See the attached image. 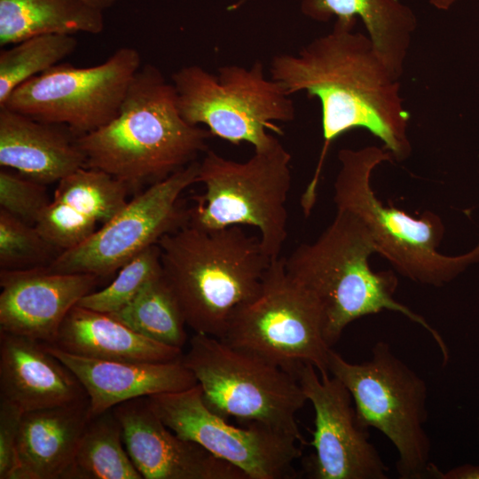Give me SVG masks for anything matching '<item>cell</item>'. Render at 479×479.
Returning <instances> with one entry per match:
<instances>
[{
  "label": "cell",
  "mask_w": 479,
  "mask_h": 479,
  "mask_svg": "<svg viewBox=\"0 0 479 479\" xmlns=\"http://www.w3.org/2000/svg\"><path fill=\"white\" fill-rule=\"evenodd\" d=\"M357 20L336 19L330 32L313 39L296 54H277L271 61V78L287 94L304 91L321 106L323 146L301 197L306 216L317 200L327 151L342 134L365 129L399 161L412 152L407 133L410 114L400 95L399 78L369 36L354 31Z\"/></svg>",
  "instance_id": "6da1fadb"
},
{
  "label": "cell",
  "mask_w": 479,
  "mask_h": 479,
  "mask_svg": "<svg viewBox=\"0 0 479 479\" xmlns=\"http://www.w3.org/2000/svg\"><path fill=\"white\" fill-rule=\"evenodd\" d=\"M213 137L180 114L172 82L146 64L135 75L118 114L105 126L77 137L86 167L128 186L161 181L196 161Z\"/></svg>",
  "instance_id": "7a4b0ae2"
},
{
  "label": "cell",
  "mask_w": 479,
  "mask_h": 479,
  "mask_svg": "<svg viewBox=\"0 0 479 479\" xmlns=\"http://www.w3.org/2000/svg\"><path fill=\"white\" fill-rule=\"evenodd\" d=\"M157 245L163 278L186 325L218 339L235 311L260 293L271 262L259 238L240 225L203 229L188 224Z\"/></svg>",
  "instance_id": "3957f363"
},
{
  "label": "cell",
  "mask_w": 479,
  "mask_h": 479,
  "mask_svg": "<svg viewBox=\"0 0 479 479\" xmlns=\"http://www.w3.org/2000/svg\"><path fill=\"white\" fill-rule=\"evenodd\" d=\"M375 253L376 246L364 223L352 213L337 209L318 240L299 245L285 258V268L319 300L324 336L331 348L351 322L386 310L423 327L447 363L449 350L441 334L422 316L395 300L398 284L395 272L372 270L369 259Z\"/></svg>",
  "instance_id": "277c9868"
},
{
  "label": "cell",
  "mask_w": 479,
  "mask_h": 479,
  "mask_svg": "<svg viewBox=\"0 0 479 479\" xmlns=\"http://www.w3.org/2000/svg\"><path fill=\"white\" fill-rule=\"evenodd\" d=\"M338 159L341 167L334 185L337 209L350 212L364 223L377 254L400 275L420 284L442 287L479 263V243L457 255L437 250L444 225L434 212L413 217L380 200L372 187V173L380 164L394 160L384 147L343 148Z\"/></svg>",
  "instance_id": "5b68a950"
},
{
  "label": "cell",
  "mask_w": 479,
  "mask_h": 479,
  "mask_svg": "<svg viewBox=\"0 0 479 479\" xmlns=\"http://www.w3.org/2000/svg\"><path fill=\"white\" fill-rule=\"evenodd\" d=\"M291 155L276 138L255 150L246 161L208 149L200 161L198 183L204 192L192 196L189 224L203 229L250 225L271 261L280 257L287 236V200L291 186Z\"/></svg>",
  "instance_id": "8992f818"
},
{
  "label": "cell",
  "mask_w": 479,
  "mask_h": 479,
  "mask_svg": "<svg viewBox=\"0 0 479 479\" xmlns=\"http://www.w3.org/2000/svg\"><path fill=\"white\" fill-rule=\"evenodd\" d=\"M328 370L349 389L359 427L380 430L395 446L399 477L436 478L438 468L430 461L431 441L425 430L427 384L389 344L376 342L371 358L358 364L332 349Z\"/></svg>",
  "instance_id": "52a82bcc"
},
{
  "label": "cell",
  "mask_w": 479,
  "mask_h": 479,
  "mask_svg": "<svg viewBox=\"0 0 479 479\" xmlns=\"http://www.w3.org/2000/svg\"><path fill=\"white\" fill-rule=\"evenodd\" d=\"M177 106L191 125H205L213 137L233 145L247 142L255 150L269 146L282 134L277 122L295 118L290 95L264 75L262 61L249 67L225 65L213 74L198 65L171 75Z\"/></svg>",
  "instance_id": "ba28073f"
},
{
  "label": "cell",
  "mask_w": 479,
  "mask_h": 479,
  "mask_svg": "<svg viewBox=\"0 0 479 479\" xmlns=\"http://www.w3.org/2000/svg\"><path fill=\"white\" fill-rule=\"evenodd\" d=\"M181 359L196 378L211 411L247 425L264 426L305 444L296 413L308 400L294 376L199 333L189 340V349Z\"/></svg>",
  "instance_id": "9c48e42d"
},
{
  "label": "cell",
  "mask_w": 479,
  "mask_h": 479,
  "mask_svg": "<svg viewBox=\"0 0 479 479\" xmlns=\"http://www.w3.org/2000/svg\"><path fill=\"white\" fill-rule=\"evenodd\" d=\"M220 340L296 379L304 364L329 374L322 305L288 275L282 256L271 262L260 293L235 311Z\"/></svg>",
  "instance_id": "30bf717a"
},
{
  "label": "cell",
  "mask_w": 479,
  "mask_h": 479,
  "mask_svg": "<svg viewBox=\"0 0 479 479\" xmlns=\"http://www.w3.org/2000/svg\"><path fill=\"white\" fill-rule=\"evenodd\" d=\"M141 67L139 51L130 46L119 48L93 67L59 63L18 86L0 107L65 126L80 137L118 114Z\"/></svg>",
  "instance_id": "8fae6325"
},
{
  "label": "cell",
  "mask_w": 479,
  "mask_h": 479,
  "mask_svg": "<svg viewBox=\"0 0 479 479\" xmlns=\"http://www.w3.org/2000/svg\"><path fill=\"white\" fill-rule=\"evenodd\" d=\"M199 167L200 161H195L150 185L90 238L62 251L49 269L106 277L165 235L188 224L189 209L182 208L180 196L198 183Z\"/></svg>",
  "instance_id": "7c38bea8"
},
{
  "label": "cell",
  "mask_w": 479,
  "mask_h": 479,
  "mask_svg": "<svg viewBox=\"0 0 479 479\" xmlns=\"http://www.w3.org/2000/svg\"><path fill=\"white\" fill-rule=\"evenodd\" d=\"M164 424L240 470L247 479H290L302 455L295 439L259 424L235 427L204 403L200 386L147 397Z\"/></svg>",
  "instance_id": "4fadbf2b"
},
{
  "label": "cell",
  "mask_w": 479,
  "mask_h": 479,
  "mask_svg": "<svg viewBox=\"0 0 479 479\" xmlns=\"http://www.w3.org/2000/svg\"><path fill=\"white\" fill-rule=\"evenodd\" d=\"M297 380L315 412L310 445L314 452L306 461L312 479H387L388 467L369 441L367 429L359 427L352 397L334 376L320 375L304 364Z\"/></svg>",
  "instance_id": "5bb4252c"
},
{
  "label": "cell",
  "mask_w": 479,
  "mask_h": 479,
  "mask_svg": "<svg viewBox=\"0 0 479 479\" xmlns=\"http://www.w3.org/2000/svg\"><path fill=\"white\" fill-rule=\"evenodd\" d=\"M126 450L145 479H247L233 465L184 439L138 397L113 408Z\"/></svg>",
  "instance_id": "9a60e30c"
},
{
  "label": "cell",
  "mask_w": 479,
  "mask_h": 479,
  "mask_svg": "<svg viewBox=\"0 0 479 479\" xmlns=\"http://www.w3.org/2000/svg\"><path fill=\"white\" fill-rule=\"evenodd\" d=\"M99 278L48 266L0 271V331L54 345L59 328Z\"/></svg>",
  "instance_id": "2e32d148"
},
{
  "label": "cell",
  "mask_w": 479,
  "mask_h": 479,
  "mask_svg": "<svg viewBox=\"0 0 479 479\" xmlns=\"http://www.w3.org/2000/svg\"><path fill=\"white\" fill-rule=\"evenodd\" d=\"M44 347L82 385L91 419L131 399L181 391L197 384L193 373L181 358L155 363L104 360L78 356L55 345L44 344Z\"/></svg>",
  "instance_id": "e0dca14e"
},
{
  "label": "cell",
  "mask_w": 479,
  "mask_h": 479,
  "mask_svg": "<svg viewBox=\"0 0 479 479\" xmlns=\"http://www.w3.org/2000/svg\"><path fill=\"white\" fill-rule=\"evenodd\" d=\"M129 188L109 174L82 167L58 182L53 198L35 224L57 249L90 238L126 203Z\"/></svg>",
  "instance_id": "ac0fdd59"
},
{
  "label": "cell",
  "mask_w": 479,
  "mask_h": 479,
  "mask_svg": "<svg viewBox=\"0 0 479 479\" xmlns=\"http://www.w3.org/2000/svg\"><path fill=\"white\" fill-rule=\"evenodd\" d=\"M0 397L24 412L88 398L82 385L44 344L0 331Z\"/></svg>",
  "instance_id": "d6986e66"
},
{
  "label": "cell",
  "mask_w": 479,
  "mask_h": 479,
  "mask_svg": "<svg viewBox=\"0 0 479 479\" xmlns=\"http://www.w3.org/2000/svg\"><path fill=\"white\" fill-rule=\"evenodd\" d=\"M58 124L0 107V165L44 185L86 166L77 137Z\"/></svg>",
  "instance_id": "ffe728a7"
},
{
  "label": "cell",
  "mask_w": 479,
  "mask_h": 479,
  "mask_svg": "<svg viewBox=\"0 0 479 479\" xmlns=\"http://www.w3.org/2000/svg\"><path fill=\"white\" fill-rule=\"evenodd\" d=\"M90 420L88 398L25 412L13 479H66Z\"/></svg>",
  "instance_id": "44dd1931"
},
{
  "label": "cell",
  "mask_w": 479,
  "mask_h": 479,
  "mask_svg": "<svg viewBox=\"0 0 479 479\" xmlns=\"http://www.w3.org/2000/svg\"><path fill=\"white\" fill-rule=\"evenodd\" d=\"M58 348L86 357L135 362H169L181 358L182 349L135 332L110 314L74 306L57 337Z\"/></svg>",
  "instance_id": "7402d4cb"
},
{
  "label": "cell",
  "mask_w": 479,
  "mask_h": 479,
  "mask_svg": "<svg viewBox=\"0 0 479 479\" xmlns=\"http://www.w3.org/2000/svg\"><path fill=\"white\" fill-rule=\"evenodd\" d=\"M301 12L320 22L361 19L381 57L398 78L402 75L417 19L399 0H302Z\"/></svg>",
  "instance_id": "603a6c76"
},
{
  "label": "cell",
  "mask_w": 479,
  "mask_h": 479,
  "mask_svg": "<svg viewBox=\"0 0 479 479\" xmlns=\"http://www.w3.org/2000/svg\"><path fill=\"white\" fill-rule=\"evenodd\" d=\"M103 12L80 0H0V45L44 35H98Z\"/></svg>",
  "instance_id": "cb8c5ba5"
},
{
  "label": "cell",
  "mask_w": 479,
  "mask_h": 479,
  "mask_svg": "<svg viewBox=\"0 0 479 479\" xmlns=\"http://www.w3.org/2000/svg\"><path fill=\"white\" fill-rule=\"evenodd\" d=\"M66 479H143L126 450L113 409L90 420Z\"/></svg>",
  "instance_id": "d4e9b609"
},
{
  "label": "cell",
  "mask_w": 479,
  "mask_h": 479,
  "mask_svg": "<svg viewBox=\"0 0 479 479\" xmlns=\"http://www.w3.org/2000/svg\"><path fill=\"white\" fill-rule=\"evenodd\" d=\"M110 315L157 342L183 349L187 342L186 322L163 275L147 283L126 306Z\"/></svg>",
  "instance_id": "484cf974"
},
{
  "label": "cell",
  "mask_w": 479,
  "mask_h": 479,
  "mask_svg": "<svg viewBox=\"0 0 479 479\" xmlns=\"http://www.w3.org/2000/svg\"><path fill=\"white\" fill-rule=\"evenodd\" d=\"M71 35H44L27 38L0 52V106L28 79L70 56L77 47Z\"/></svg>",
  "instance_id": "4316f807"
},
{
  "label": "cell",
  "mask_w": 479,
  "mask_h": 479,
  "mask_svg": "<svg viewBox=\"0 0 479 479\" xmlns=\"http://www.w3.org/2000/svg\"><path fill=\"white\" fill-rule=\"evenodd\" d=\"M161 275V251L156 244L126 263L107 287L89 293L77 305L103 313H114L126 306L147 283Z\"/></svg>",
  "instance_id": "83f0119b"
},
{
  "label": "cell",
  "mask_w": 479,
  "mask_h": 479,
  "mask_svg": "<svg viewBox=\"0 0 479 479\" xmlns=\"http://www.w3.org/2000/svg\"><path fill=\"white\" fill-rule=\"evenodd\" d=\"M60 253L35 225L0 209L1 270L49 266Z\"/></svg>",
  "instance_id": "f1b7e54d"
},
{
  "label": "cell",
  "mask_w": 479,
  "mask_h": 479,
  "mask_svg": "<svg viewBox=\"0 0 479 479\" xmlns=\"http://www.w3.org/2000/svg\"><path fill=\"white\" fill-rule=\"evenodd\" d=\"M45 185L3 168L0 171L1 208L29 224L35 225L51 200Z\"/></svg>",
  "instance_id": "f546056e"
},
{
  "label": "cell",
  "mask_w": 479,
  "mask_h": 479,
  "mask_svg": "<svg viewBox=\"0 0 479 479\" xmlns=\"http://www.w3.org/2000/svg\"><path fill=\"white\" fill-rule=\"evenodd\" d=\"M24 412L0 397V479H13L17 469V448Z\"/></svg>",
  "instance_id": "4dcf8cb0"
},
{
  "label": "cell",
  "mask_w": 479,
  "mask_h": 479,
  "mask_svg": "<svg viewBox=\"0 0 479 479\" xmlns=\"http://www.w3.org/2000/svg\"><path fill=\"white\" fill-rule=\"evenodd\" d=\"M440 479H479V466L465 464L437 474Z\"/></svg>",
  "instance_id": "1f68e13d"
},
{
  "label": "cell",
  "mask_w": 479,
  "mask_h": 479,
  "mask_svg": "<svg viewBox=\"0 0 479 479\" xmlns=\"http://www.w3.org/2000/svg\"><path fill=\"white\" fill-rule=\"evenodd\" d=\"M95 8L105 11L112 7L117 0H80Z\"/></svg>",
  "instance_id": "d6a6232c"
},
{
  "label": "cell",
  "mask_w": 479,
  "mask_h": 479,
  "mask_svg": "<svg viewBox=\"0 0 479 479\" xmlns=\"http://www.w3.org/2000/svg\"><path fill=\"white\" fill-rule=\"evenodd\" d=\"M458 0H429L430 4L436 9L442 11L449 10Z\"/></svg>",
  "instance_id": "836d02e7"
}]
</instances>
